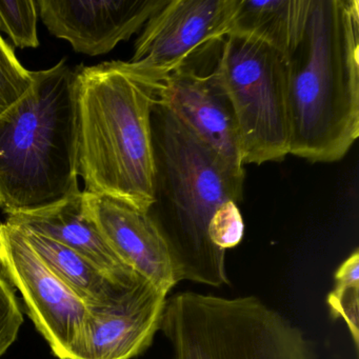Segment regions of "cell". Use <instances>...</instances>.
Wrapping results in <instances>:
<instances>
[{
	"instance_id": "cell-1",
	"label": "cell",
	"mask_w": 359,
	"mask_h": 359,
	"mask_svg": "<svg viewBox=\"0 0 359 359\" xmlns=\"http://www.w3.org/2000/svg\"><path fill=\"white\" fill-rule=\"evenodd\" d=\"M285 60L290 154L340 161L359 135L358 0H310Z\"/></svg>"
},
{
	"instance_id": "cell-2",
	"label": "cell",
	"mask_w": 359,
	"mask_h": 359,
	"mask_svg": "<svg viewBox=\"0 0 359 359\" xmlns=\"http://www.w3.org/2000/svg\"><path fill=\"white\" fill-rule=\"evenodd\" d=\"M76 70L79 176L85 191L148 213L155 177L151 117L161 83L130 62Z\"/></svg>"
},
{
	"instance_id": "cell-3",
	"label": "cell",
	"mask_w": 359,
	"mask_h": 359,
	"mask_svg": "<svg viewBox=\"0 0 359 359\" xmlns=\"http://www.w3.org/2000/svg\"><path fill=\"white\" fill-rule=\"evenodd\" d=\"M151 123L154 201L148 214L169 247L176 281L229 285L226 252L210 241L208 226L220 205L241 203L243 180L158 100Z\"/></svg>"
},
{
	"instance_id": "cell-4",
	"label": "cell",
	"mask_w": 359,
	"mask_h": 359,
	"mask_svg": "<svg viewBox=\"0 0 359 359\" xmlns=\"http://www.w3.org/2000/svg\"><path fill=\"white\" fill-rule=\"evenodd\" d=\"M79 192L77 70L62 60L33 72L28 91L0 114V209L29 213Z\"/></svg>"
},
{
	"instance_id": "cell-5",
	"label": "cell",
	"mask_w": 359,
	"mask_h": 359,
	"mask_svg": "<svg viewBox=\"0 0 359 359\" xmlns=\"http://www.w3.org/2000/svg\"><path fill=\"white\" fill-rule=\"evenodd\" d=\"M161 332L169 359H316L306 334L257 296L174 294Z\"/></svg>"
},
{
	"instance_id": "cell-6",
	"label": "cell",
	"mask_w": 359,
	"mask_h": 359,
	"mask_svg": "<svg viewBox=\"0 0 359 359\" xmlns=\"http://www.w3.org/2000/svg\"><path fill=\"white\" fill-rule=\"evenodd\" d=\"M217 72L234 109L243 165L285 158L290 154L285 54L231 33L222 41Z\"/></svg>"
},
{
	"instance_id": "cell-7",
	"label": "cell",
	"mask_w": 359,
	"mask_h": 359,
	"mask_svg": "<svg viewBox=\"0 0 359 359\" xmlns=\"http://www.w3.org/2000/svg\"><path fill=\"white\" fill-rule=\"evenodd\" d=\"M0 276L22 294L29 317L57 358H68L89 306L65 285L18 226L0 222Z\"/></svg>"
},
{
	"instance_id": "cell-8",
	"label": "cell",
	"mask_w": 359,
	"mask_h": 359,
	"mask_svg": "<svg viewBox=\"0 0 359 359\" xmlns=\"http://www.w3.org/2000/svg\"><path fill=\"white\" fill-rule=\"evenodd\" d=\"M239 0H167L148 20L130 64L161 83L231 32Z\"/></svg>"
},
{
	"instance_id": "cell-9",
	"label": "cell",
	"mask_w": 359,
	"mask_h": 359,
	"mask_svg": "<svg viewBox=\"0 0 359 359\" xmlns=\"http://www.w3.org/2000/svg\"><path fill=\"white\" fill-rule=\"evenodd\" d=\"M220 48L168 75L159 86L157 100L215 154L229 173L245 180L234 109L217 72Z\"/></svg>"
},
{
	"instance_id": "cell-10",
	"label": "cell",
	"mask_w": 359,
	"mask_h": 359,
	"mask_svg": "<svg viewBox=\"0 0 359 359\" xmlns=\"http://www.w3.org/2000/svg\"><path fill=\"white\" fill-rule=\"evenodd\" d=\"M168 294L142 280L106 306L90 308L81 337L67 359H132L161 331Z\"/></svg>"
},
{
	"instance_id": "cell-11",
	"label": "cell",
	"mask_w": 359,
	"mask_h": 359,
	"mask_svg": "<svg viewBox=\"0 0 359 359\" xmlns=\"http://www.w3.org/2000/svg\"><path fill=\"white\" fill-rule=\"evenodd\" d=\"M167 0H39V14L52 35L79 53L102 55L144 28Z\"/></svg>"
},
{
	"instance_id": "cell-12",
	"label": "cell",
	"mask_w": 359,
	"mask_h": 359,
	"mask_svg": "<svg viewBox=\"0 0 359 359\" xmlns=\"http://www.w3.org/2000/svg\"><path fill=\"white\" fill-rule=\"evenodd\" d=\"M86 211L119 259L169 294L177 285L173 260L161 231L147 212L83 191Z\"/></svg>"
},
{
	"instance_id": "cell-13",
	"label": "cell",
	"mask_w": 359,
	"mask_h": 359,
	"mask_svg": "<svg viewBox=\"0 0 359 359\" xmlns=\"http://www.w3.org/2000/svg\"><path fill=\"white\" fill-rule=\"evenodd\" d=\"M6 222L70 248L119 287L129 289L146 280L123 264L104 241L86 211L83 191L46 209L7 216Z\"/></svg>"
},
{
	"instance_id": "cell-14",
	"label": "cell",
	"mask_w": 359,
	"mask_h": 359,
	"mask_svg": "<svg viewBox=\"0 0 359 359\" xmlns=\"http://www.w3.org/2000/svg\"><path fill=\"white\" fill-rule=\"evenodd\" d=\"M310 0H239L229 34L253 37L287 55L299 39Z\"/></svg>"
},
{
	"instance_id": "cell-15",
	"label": "cell",
	"mask_w": 359,
	"mask_h": 359,
	"mask_svg": "<svg viewBox=\"0 0 359 359\" xmlns=\"http://www.w3.org/2000/svg\"><path fill=\"white\" fill-rule=\"evenodd\" d=\"M20 229L56 276L75 292L89 309L106 306L131 289L113 283L91 262L70 248L34 231Z\"/></svg>"
},
{
	"instance_id": "cell-16",
	"label": "cell",
	"mask_w": 359,
	"mask_h": 359,
	"mask_svg": "<svg viewBox=\"0 0 359 359\" xmlns=\"http://www.w3.org/2000/svg\"><path fill=\"white\" fill-rule=\"evenodd\" d=\"M333 290L327 304L334 319H342L351 333L355 348H359V252L355 250L334 274Z\"/></svg>"
},
{
	"instance_id": "cell-17",
	"label": "cell",
	"mask_w": 359,
	"mask_h": 359,
	"mask_svg": "<svg viewBox=\"0 0 359 359\" xmlns=\"http://www.w3.org/2000/svg\"><path fill=\"white\" fill-rule=\"evenodd\" d=\"M32 0L0 1V30L7 33L16 47L37 48V8Z\"/></svg>"
},
{
	"instance_id": "cell-18",
	"label": "cell",
	"mask_w": 359,
	"mask_h": 359,
	"mask_svg": "<svg viewBox=\"0 0 359 359\" xmlns=\"http://www.w3.org/2000/svg\"><path fill=\"white\" fill-rule=\"evenodd\" d=\"M32 81L33 72L20 64L13 49L0 34V114L28 91Z\"/></svg>"
},
{
	"instance_id": "cell-19",
	"label": "cell",
	"mask_w": 359,
	"mask_h": 359,
	"mask_svg": "<svg viewBox=\"0 0 359 359\" xmlns=\"http://www.w3.org/2000/svg\"><path fill=\"white\" fill-rule=\"evenodd\" d=\"M245 234V224L238 203L226 201L218 208L208 226L210 241L218 249L226 251L238 245Z\"/></svg>"
},
{
	"instance_id": "cell-20",
	"label": "cell",
	"mask_w": 359,
	"mask_h": 359,
	"mask_svg": "<svg viewBox=\"0 0 359 359\" xmlns=\"http://www.w3.org/2000/svg\"><path fill=\"white\" fill-rule=\"evenodd\" d=\"M15 290L0 276V358L18 339L24 315Z\"/></svg>"
}]
</instances>
